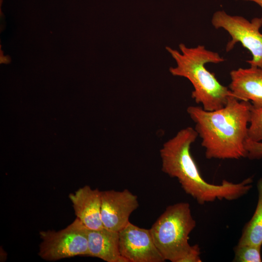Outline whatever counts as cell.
<instances>
[{"label": "cell", "instance_id": "obj_1", "mask_svg": "<svg viewBox=\"0 0 262 262\" xmlns=\"http://www.w3.org/2000/svg\"><path fill=\"white\" fill-rule=\"evenodd\" d=\"M197 136L195 129L188 127L165 142L160 150L162 171L176 178L184 191L201 205L236 200L247 194L252 188V177L236 183L224 180L217 185L202 178L190 150Z\"/></svg>", "mask_w": 262, "mask_h": 262}, {"label": "cell", "instance_id": "obj_2", "mask_svg": "<svg viewBox=\"0 0 262 262\" xmlns=\"http://www.w3.org/2000/svg\"><path fill=\"white\" fill-rule=\"evenodd\" d=\"M251 105L249 101L231 96L225 106L215 110L206 111L196 106L187 108L207 159L246 157L245 142L247 138Z\"/></svg>", "mask_w": 262, "mask_h": 262}, {"label": "cell", "instance_id": "obj_3", "mask_svg": "<svg viewBox=\"0 0 262 262\" xmlns=\"http://www.w3.org/2000/svg\"><path fill=\"white\" fill-rule=\"evenodd\" d=\"M179 48L180 51L166 47L177 64L175 67L169 68L171 74L184 77L191 82L194 87L192 98L196 103L201 104L204 110L213 111L225 106L229 98L234 96L205 66L210 63H220L225 59L217 52L209 50L203 45L188 48L180 44Z\"/></svg>", "mask_w": 262, "mask_h": 262}, {"label": "cell", "instance_id": "obj_4", "mask_svg": "<svg viewBox=\"0 0 262 262\" xmlns=\"http://www.w3.org/2000/svg\"><path fill=\"white\" fill-rule=\"evenodd\" d=\"M196 226L188 203L180 202L166 207L149 229L165 261L202 262L199 246L189 243V235Z\"/></svg>", "mask_w": 262, "mask_h": 262}, {"label": "cell", "instance_id": "obj_5", "mask_svg": "<svg viewBox=\"0 0 262 262\" xmlns=\"http://www.w3.org/2000/svg\"><path fill=\"white\" fill-rule=\"evenodd\" d=\"M87 231L88 229L76 218L71 224L59 231H40L42 241L38 255L49 261L77 256H89Z\"/></svg>", "mask_w": 262, "mask_h": 262}, {"label": "cell", "instance_id": "obj_6", "mask_svg": "<svg viewBox=\"0 0 262 262\" xmlns=\"http://www.w3.org/2000/svg\"><path fill=\"white\" fill-rule=\"evenodd\" d=\"M213 26L222 28L230 35L226 51L231 50L237 43H240L251 53L252 58L247 61L250 66L262 68V18L254 17L251 21L239 16L228 15L223 10L215 12L212 18Z\"/></svg>", "mask_w": 262, "mask_h": 262}, {"label": "cell", "instance_id": "obj_7", "mask_svg": "<svg viewBox=\"0 0 262 262\" xmlns=\"http://www.w3.org/2000/svg\"><path fill=\"white\" fill-rule=\"evenodd\" d=\"M121 255L128 262H164L149 229L141 228L130 222L119 231Z\"/></svg>", "mask_w": 262, "mask_h": 262}, {"label": "cell", "instance_id": "obj_8", "mask_svg": "<svg viewBox=\"0 0 262 262\" xmlns=\"http://www.w3.org/2000/svg\"><path fill=\"white\" fill-rule=\"evenodd\" d=\"M101 218L104 228L119 232L139 207L137 196L128 189L101 191Z\"/></svg>", "mask_w": 262, "mask_h": 262}, {"label": "cell", "instance_id": "obj_9", "mask_svg": "<svg viewBox=\"0 0 262 262\" xmlns=\"http://www.w3.org/2000/svg\"><path fill=\"white\" fill-rule=\"evenodd\" d=\"M230 77L229 88L236 98L262 107V68H239L231 71Z\"/></svg>", "mask_w": 262, "mask_h": 262}, {"label": "cell", "instance_id": "obj_10", "mask_svg": "<svg viewBox=\"0 0 262 262\" xmlns=\"http://www.w3.org/2000/svg\"><path fill=\"white\" fill-rule=\"evenodd\" d=\"M77 218L89 229L103 227L101 218V191L85 185L69 195Z\"/></svg>", "mask_w": 262, "mask_h": 262}, {"label": "cell", "instance_id": "obj_11", "mask_svg": "<svg viewBox=\"0 0 262 262\" xmlns=\"http://www.w3.org/2000/svg\"><path fill=\"white\" fill-rule=\"evenodd\" d=\"M89 256L107 262H128L119 251V232L103 228L87 231Z\"/></svg>", "mask_w": 262, "mask_h": 262}, {"label": "cell", "instance_id": "obj_12", "mask_svg": "<svg viewBox=\"0 0 262 262\" xmlns=\"http://www.w3.org/2000/svg\"><path fill=\"white\" fill-rule=\"evenodd\" d=\"M258 200L254 213L245 225L238 245L262 246V178L257 183Z\"/></svg>", "mask_w": 262, "mask_h": 262}, {"label": "cell", "instance_id": "obj_13", "mask_svg": "<svg viewBox=\"0 0 262 262\" xmlns=\"http://www.w3.org/2000/svg\"><path fill=\"white\" fill-rule=\"evenodd\" d=\"M261 246L237 245L234 248L235 262H261Z\"/></svg>", "mask_w": 262, "mask_h": 262}, {"label": "cell", "instance_id": "obj_14", "mask_svg": "<svg viewBox=\"0 0 262 262\" xmlns=\"http://www.w3.org/2000/svg\"><path fill=\"white\" fill-rule=\"evenodd\" d=\"M247 138L262 142V107L251 105Z\"/></svg>", "mask_w": 262, "mask_h": 262}, {"label": "cell", "instance_id": "obj_15", "mask_svg": "<svg viewBox=\"0 0 262 262\" xmlns=\"http://www.w3.org/2000/svg\"><path fill=\"white\" fill-rule=\"evenodd\" d=\"M246 157L250 160L262 158V142H256L246 139L245 142Z\"/></svg>", "mask_w": 262, "mask_h": 262}, {"label": "cell", "instance_id": "obj_16", "mask_svg": "<svg viewBox=\"0 0 262 262\" xmlns=\"http://www.w3.org/2000/svg\"><path fill=\"white\" fill-rule=\"evenodd\" d=\"M246 1H251L257 3L262 9V0H242ZM262 18V16L261 17Z\"/></svg>", "mask_w": 262, "mask_h": 262}]
</instances>
